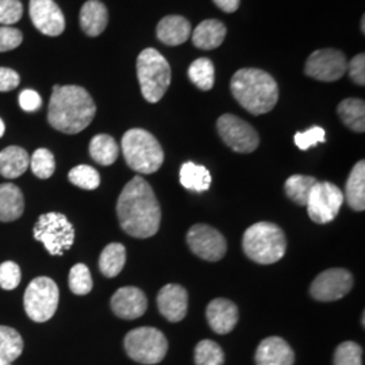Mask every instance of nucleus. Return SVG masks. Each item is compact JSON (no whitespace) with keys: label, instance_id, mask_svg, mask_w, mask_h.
<instances>
[{"label":"nucleus","instance_id":"nucleus-1","mask_svg":"<svg viewBox=\"0 0 365 365\" xmlns=\"http://www.w3.org/2000/svg\"><path fill=\"white\" fill-rule=\"evenodd\" d=\"M119 225L134 238H149L161 225V207L150 184L141 176L133 178L118 197Z\"/></svg>","mask_w":365,"mask_h":365},{"label":"nucleus","instance_id":"nucleus-2","mask_svg":"<svg viewBox=\"0 0 365 365\" xmlns=\"http://www.w3.org/2000/svg\"><path fill=\"white\" fill-rule=\"evenodd\" d=\"M96 114L91 95L78 86H54L48 120L56 130L78 134L90 126Z\"/></svg>","mask_w":365,"mask_h":365},{"label":"nucleus","instance_id":"nucleus-3","mask_svg":"<svg viewBox=\"0 0 365 365\" xmlns=\"http://www.w3.org/2000/svg\"><path fill=\"white\" fill-rule=\"evenodd\" d=\"M230 90L235 101L253 115L269 113L279 101L274 78L256 68L237 71L230 81Z\"/></svg>","mask_w":365,"mask_h":365},{"label":"nucleus","instance_id":"nucleus-4","mask_svg":"<svg viewBox=\"0 0 365 365\" xmlns=\"http://www.w3.org/2000/svg\"><path fill=\"white\" fill-rule=\"evenodd\" d=\"M242 249L250 260L268 265L284 257L287 240L284 232L277 225L271 222H257L244 233Z\"/></svg>","mask_w":365,"mask_h":365},{"label":"nucleus","instance_id":"nucleus-5","mask_svg":"<svg viewBox=\"0 0 365 365\" xmlns=\"http://www.w3.org/2000/svg\"><path fill=\"white\" fill-rule=\"evenodd\" d=\"M122 153L131 170L150 175L161 168L164 152L160 143L149 131L130 129L122 137Z\"/></svg>","mask_w":365,"mask_h":365},{"label":"nucleus","instance_id":"nucleus-6","mask_svg":"<svg viewBox=\"0 0 365 365\" xmlns=\"http://www.w3.org/2000/svg\"><path fill=\"white\" fill-rule=\"evenodd\" d=\"M137 76L145 99L157 103L168 90L172 72L168 61L156 49H145L137 58Z\"/></svg>","mask_w":365,"mask_h":365},{"label":"nucleus","instance_id":"nucleus-7","mask_svg":"<svg viewBox=\"0 0 365 365\" xmlns=\"http://www.w3.org/2000/svg\"><path fill=\"white\" fill-rule=\"evenodd\" d=\"M125 351L140 364H158L168 352V341L156 327H137L126 334Z\"/></svg>","mask_w":365,"mask_h":365},{"label":"nucleus","instance_id":"nucleus-8","mask_svg":"<svg viewBox=\"0 0 365 365\" xmlns=\"http://www.w3.org/2000/svg\"><path fill=\"white\" fill-rule=\"evenodd\" d=\"M34 238L42 242L51 256H63L75 242L73 225L64 214H42L33 229Z\"/></svg>","mask_w":365,"mask_h":365},{"label":"nucleus","instance_id":"nucleus-9","mask_svg":"<svg viewBox=\"0 0 365 365\" xmlns=\"http://www.w3.org/2000/svg\"><path fill=\"white\" fill-rule=\"evenodd\" d=\"M60 291L51 277H36L25 291L24 306L27 317L34 322H46L57 312Z\"/></svg>","mask_w":365,"mask_h":365},{"label":"nucleus","instance_id":"nucleus-10","mask_svg":"<svg viewBox=\"0 0 365 365\" xmlns=\"http://www.w3.org/2000/svg\"><path fill=\"white\" fill-rule=\"evenodd\" d=\"M344 200V194L336 184L317 182L306 203L309 217L318 225L334 221Z\"/></svg>","mask_w":365,"mask_h":365},{"label":"nucleus","instance_id":"nucleus-11","mask_svg":"<svg viewBox=\"0 0 365 365\" xmlns=\"http://www.w3.org/2000/svg\"><path fill=\"white\" fill-rule=\"evenodd\" d=\"M217 129L223 143L237 153H252L260 144L257 131L248 122L233 114H225L218 118Z\"/></svg>","mask_w":365,"mask_h":365},{"label":"nucleus","instance_id":"nucleus-12","mask_svg":"<svg viewBox=\"0 0 365 365\" xmlns=\"http://www.w3.org/2000/svg\"><path fill=\"white\" fill-rule=\"evenodd\" d=\"M346 71L348 60L344 53L336 49L315 51L304 66V73L318 81H337Z\"/></svg>","mask_w":365,"mask_h":365},{"label":"nucleus","instance_id":"nucleus-13","mask_svg":"<svg viewBox=\"0 0 365 365\" xmlns=\"http://www.w3.org/2000/svg\"><path fill=\"white\" fill-rule=\"evenodd\" d=\"M187 244L197 257L211 262L223 259L227 250V244L222 233L203 223L195 225L190 229L187 235Z\"/></svg>","mask_w":365,"mask_h":365},{"label":"nucleus","instance_id":"nucleus-14","mask_svg":"<svg viewBox=\"0 0 365 365\" xmlns=\"http://www.w3.org/2000/svg\"><path fill=\"white\" fill-rule=\"evenodd\" d=\"M353 287V276L342 268L324 271L314 279L310 294L319 302H334L349 294Z\"/></svg>","mask_w":365,"mask_h":365},{"label":"nucleus","instance_id":"nucleus-15","mask_svg":"<svg viewBox=\"0 0 365 365\" xmlns=\"http://www.w3.org/2000/svg\"><path fill=\"white\" fill-rule=\"evenodd\" d=\"M33 25L45 36L57 37L66 29L64 14L53 0H30Z\"/></svg>","mask_w":365,"mask_h":365},{"label":"nucleus","instance_id":"nucleus-16","mask_svg":"<svg viewBox=\"0 0 365 365\" xmlns=\"http://www.w3.org/2000/svg\"><path fill=\"white\" fill-rule=\"evenodd\" d=\"M148 309L144 292L137 287H122L111 298V310L122 319H137Z\"/></svg>","mask_w":365,"mask_h":365},{"label":"nucleus","instance_id":"nucleus-17","mask_svg":"<svg viewBox=\"0 0 365 365\" xmlns=\"http://www.w3.org/2000/svg\"><path fill=\"white\" fill-rule=\"evenodd\" d=\"M157 306L165 319L170 322H180L188 310L187 289L179 284H167L157 295Z\"/></svg>","mask_w":365,"mask_h":365},{"label":"nucleus","instance_id":"nucleus-18","mask_svg":"<svg viewBox=\"0 0 365 365\" xmlns=\"http://www.w3.org/2000/svg\"><path fill=\"white\" fill-rule=\"evenodd\" d=\"M206 318L210 327L217 334H227L237 327L240 313L232 300L218 298L210 302L206 309Z\"/></svg>","mask_w":365,"mask_h":365},{"label":"nucleus","instance_id":"nucleus-19","mask_svg":"<svg viewBox=\"0 0 365 365\" xmlns=\"http://www.w3.org/2000/svg\"><path fill=\"white\" fill-rule=\"evenodd\" d=\"M256 365H294L295 353L287 341L280 337L262 339L256 351Z\"/></svg>","mask_w":365,"mask_h":365},{"label":"nucleus","instance_id":"nucleus-20","mask_svg":"<svg viewBox=\"0 0 365 365\" xmlns=\"http://www.w3.org/2000/svg\"><path fill=\"white\" fill-rule=\"evenodd\" d=\"M157 38L168 46L182 45L191 36L190 22L180 15H168L163 18L156 30Z\"/></svg>","mask_w":365,"mask_h":365},{"label":"nucleus","instance_id":"nucleus-21","mask_svg":"<svg viewBox=\"0 0 365 365\" xmlns=\"http://www.w3.org/2000/svg\"><path fill=\"white\" fill-rule=\"evenodd\" d=\"M108 24V13L99 0H88L80 10V26L90 37H98L105 31Z\"/></svg>","mask_w":365,"mask_h":365},{"label":"nucleus","instance_id":"nucleus-22","mask_svg":"<svg viewBox=\"0 0 365 365\" xmlns=\"http://www.w3.org/2000/svg\"><path fill=\"white\" fill-rule=\"evenodd\" d=\"M25 211L22 191L11 182L0 184V222L16 221Z\"/></svg>","mask_w":365,"mask_h":365},{"label":"nucleus","instance_id":"nucleus-23","mask_svg":"<svg viewBox=\"0 0 365 365\" xmlns=\"http://www.w3.org/2000/svg\"><path fill=\"white\" fill-rule=\"evenodd\" d=\"M226 26L217 19L200 22L192 33V42L202 51H212L221 46L226 37Z\"/></svg>","mask_w":365,"mask_h":365},{"label":"nucleus","instance_id":"nucleus-24","mask_svg":"<svg viewBox=\"0 0 365 365\" xmlns=\"http://www.w3.org/2000/svg\"><path fill=\"white\" fill-rule=\"evenodd\" d=\"M30 157L19 146H9L0 152V175L6 179H16L26 172Z\"/></svg>","mask_w":365,"mask_h":365},{"label":"nucleus","instance_id":"nucleus-25","mask_svg":"<svg viewBox=\"0 0 365 365\" xmlns=\"http://www.w3.org/2000/svg\"><path fill=\"white\" fill-rule=\"evenodd\" d=\"M348 205L354 211H364L365 209V163L359 161L346 180L345 195Z\"/></svg>","mask_w":365,"mask_h":365},{"label":"nucleus","instance_id":"nucleus-26","mask_svg":"<svg viewBox=\"0 0 365 365\" xmlns=\"http://www.w3.org/2000/svg\"><path fill=\"white\" fill-rule=\"evenodd\" d=\"M180 182L188 191L205 192L211 185V175L209 170L195 163H184L180 168Z\"/></svg>","mask_w":365,"mask_h":365},{"label":"nucleus","instance_id":"nucleus-27","mask_svg":"<svg viewBox=\"0 0 365 365\" xmlns=\"http://www.w3.org/2000/svg\"><path fill=\"white\" fill-rule=\"evenodd\" d=\"M341 120L346 128L356 133H364L365 130V103L361 99L349 98L339 103L337 107Z\"/></svg>","mask_w":365,"mask_h":365},{"label":"nucleus","instance_id":"nucleus-28","mask_svg":"<svg viewBox=\"0 0 365 365\" xmlns=\"http://www.w3.org/2000/svg\"><path fill=\"white\" fill-rule=\"evenodd\" d=\"M90 156L101 165H111L119 156V146L108 134H98L90 143Z\"/></svg>","mask_w":365,"mask_h":365},{"label":"nucleus","instance_id":"nucleus-29","mask_svg":"<svg viewBox=\"0 0 365 365\" xmlns=\"http://www.w3.org/2000/svg\"><path fill=\"white\" fill-rule=\"evenodd\" d=\"M125 262H126V249L122 244L113 242L103 249L99 257V269L106 277H115L122 272Z\"/></svg>","mask_w":365,"mask_h":365},{"label":"nucleus","instance_id":"nucleus-30","mask_svg":"<svg viewBox=\"0 0 365 365\" xmlns=\"http://www.w3.org/2000/svg\"><path fill=\"white\" fill-rule=\"evenodd\" d=\"M24 352L22 336L10 327H0V361L13 363Z\"/></svg>","mask_w":365,"mask_h":365},{"label":"nucleus","instance_id":"nucleus-31","mask_svg":"<svg viewBox=\"0 0 365 365\" xmlns=\"http://www.w3.org/2000/svg\"><path fill=\"white\" fill-rule=\"evenodd\" d=\"M315 182L317 179L313 176L292 175L291 178H288L287 182H284V191L294 203L299 206H306Z\"/></svg>","mask_w":365,"mask_h":365},{"label":"nucleus","instance_id":"nucleus-32","mask_svg":"<svg viewBox=\"0 0 365 365\" xmlns=\"http://www.w3.org/2000/svg\"><path fill=\"white\" fill-rule=\"evenodd\" d=\"M188 78L202 91H210L215 83V68L209 58H197L188 68Z\"/></svg>","mask_w":365,"mask_h":365},{"label":"nucleus","instance_id":"nucleus-33","mask_svg":"<svg viewBox=\"0 0 365 365\" xmlns=\"http://www.w3.org/2000/svg\"><path fill=\"white\" fill-rule=\"evenodd\" d=\"M223 363L225 353L217 342L211 339H203L196 345V365H223Z\"/></svg>","mask_w":365,"mask_h":365},{"label":"nucleus","instance_id":"nucleus-34","mask_svg":"<svg viewBox=\"0 0 365 365\" xmlns=\"http://www.w3.org/2000/svg\"><path fill=\"white\" fill-rule=\"evenodd\" d=\"M68 179L73 185L83 190H96L101 185L99 172L90 165H78L68 173Z\"/></svg>","mask_w":365,"mask_h":365},{"label":"nucleus","instance_id":"nucleus-35","mask_svg":"<svg viewBox=\"0 0 365 365\" xmlns=\"http://www.w3.org/2000/svg\"><path fill=\"white\" fill-rule=\"evenodd\" d=\"M30 168L38 179H49L56 170V161L52 152L45 148L37 149L30 158Z\"/></svg>","mask_w":365,"mask_h":365},{"label":"nucleus","instance_id":"nucleus-36","mask_svg":"<svg viewBox=\"0 0 365 365\" xmlns=\"http://www.w3.org/2000/svg\"><path fill=\"white\" fill-rule=\"evenodd\" d=\"M93 283L88 267L86 264H76L69 272V288L75 295H87L91 292Z\"/></svg>","mask_w":365,"mask_h":365},{"label":"nucleus","instance_id":"nucleus-37","mask_svg":"<svg viewBox=\"0 0 365 365\" xmlns=\"http://www.w3.org/2000/svg\"><path fill=\"white\" fill-rule=\"evenodd\" d=\"M334 365H363V349L353 341L342 342L334 352Z\"/></svg>","mask_w":365,"mask_h":365},{"label":"nucleus","instance_id":"nucleus-38","mask_svg":"<svg viewBox=\"0 0 365 365\" xmlns=\"http://www.w3.org/2000/svg\"><path fill=\"white\" fill-rule=\"evenodd\" d=\"M21 268L14 261H4L0 264V287L6 291H11L21 283Z\"/></svg>","mask_w":365,"mask_h":365},{"label":"nucleus","instance_id":"nucleus-39","mask_svg":"<svg viewBox=\"0 0 365 365\" xmlns=\"http://www.w3.org/2000/svg\"><path fill=\"white\" fill-rule=\"evenodd\" d=\"M24 14V6L19 0H0V24L11 26L19 22Z\"/></svg>","mask_w":365,"mask_h":365},{"label":"nucleus","instance_id":"nucleus-40","mask_svg":"<svg viewBox=\"0 0 365 365\" xmlns=\"http://www.w3.org/2000/svg\"><path fill=\"white\" fill-rule=\"evenodd\" d=\"M325 138H327L325 130L319 126H314L309 130L297 133L294 135V143L299 148L300 150H307L314 145L324 144Z\"/></svg>","mask_w":365,"mask_h":365},{"label":"nucleus","instance_id":"nucleus-41","mask_svg":"<svg viewBox=\"0 0 365 365\" xmlns=\"http://www.w3.org/2000/svg\"><path fill=\"white\" fill-rule=\"evenodd\" d=\"M24 41L21 30L11 26L0 27V52H9L18 48Z\"/></svg>","mask_w":365,"mask_h":365},{"label":"nucleus","instance_id":"nucleus-42","mask_svg":"<svg viewBox=\"0 0 365 365\" xmlns=\"http://www.w3.org/2000/svg\"><path fill=\"white\" fill-rule=\"evenodd\" d=\"M349 76L352 78L353 83L357 86L365 84V56L363 53L354 56L351 63H348V71Z\"/></svg>","mask_w":365,"mask_h":365},{"label":"nucleus","instance_id":"nucleus-43","mask_svg":"<svg viewBox=\"0 0 365 365\" xmlns=\"http://www.w3.org/2000/svg\"><path fill=\"white\" fill-rule=\"evenodd\" d=\"M19 106L24 111L33 113V111H37L42 106V99H41L38 92L34 91V90H25L19 95Z\"/></svg>","mask_w":365,"mask_h":365},{"label":"nucleus","instance_id":"nucleus-44","mask_svg":"<svg viewBox=\"0 0 365 365\" xmlns=\"http://www.w3.org/2000/svg\"><path fill=\"white\" fill-rule=\"evenodd\" d=\"M19 86V75L10 68L0 66V92L13 91Z\"/></svg>","mask_w":365,"mask_h":365},{"label":"nucleus","instance_id":"nucleus-45","mask_svg":"<svg viewBox=\"0 0 365 365\" xmlns=\"http://www.w3.org/2000/svg\"><path fill=\"white\" fill-rule=\"evenodd\" d=\"M214 3L225 13H235L240 7V0H214Z\"/></svg>","mask_w":365,"mask_h":365},{"label":"nucleus","instance_id":"nucleus-46","mask_svg":"<svg viewBox=\"0 0 365 365\" xmlns=\"http://www.w3.org/2000/svg\"><path fill=\"white\" fill-rule=\"evenodd\" d=\"M4 130H6V126H4V122L0 119V138L3 137V134H4Z\"/></svg>","mask_w":365,"mask_h":365},{"label":"nucleus","instance_id":"nucleus-47","mask_svg":"<svg viewBox=\"0 0 365 365\" xmlns=\"http://www.w3.org/2000/svg\"><path fill=\"white\" fill-rule=\"evenodd\" d=\"M0 365H13L11 363H7V361H0Z\"/></svg>","mask_w":365,"mask_h":365}]
</instances>
